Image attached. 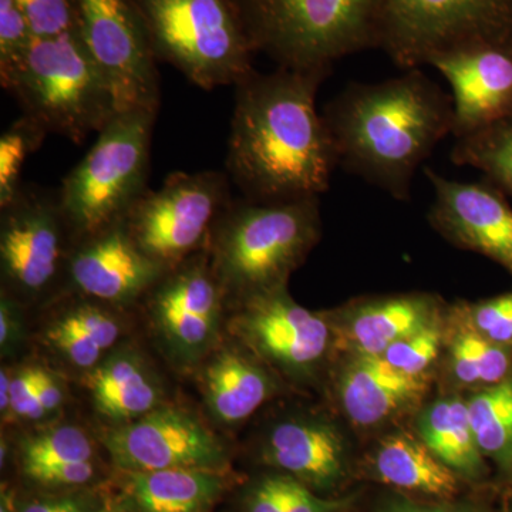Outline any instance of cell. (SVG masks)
Here are the masks:
<instances>
[{"mask_svg": "<svg viewBox=\"0 0 512 512\" xmlns=\"http://www.w3.org/2000/svg\"><path fill=\"white\" fill-rule=\"evenodd\" d=\"M329 73L254 70L235 86L225 173L248 200H298L329 190L338 156L316 109Z\"/></svg>", "mask_w": 512, "mask_h": 512, "instance_id": "cell-1", "label": "cell"}, {"mask_svg": "<svg viewBox=\"0 0 512 512\" xmlns=\"http://www.w3.org/2000/svg\"><path fill=\"white\" fill-rule=\"evenodd\" d=\"M340 167L397 200L414 174L453 134V99L421 69L379 83H353L322 113Z\"/></svg>", "mask_w": 512, "mask_h": 512, "instance_id": "cell-2", "label": "cell"}, {"mask_svg": "<svg viewBox=\"0 0 512 512\" xmlns=\"http://www.w3.org/2000/svg\"><path fill=\"white\" fill-rule=\"evenodd\" d=\"M319 231V197L231 201L207 247L225 298L241 302L286 286L318 241Z\"/></svg>", "mask_w": 512, "mask_h": 512, "instance_id": "cell-3", "label": "cell"}, {"mask_svg": "<svg viewBox=\"0 0 512 512\" xmlns=\"http://www.w3.org/2000/svg\"><path fill=\"white\" fill-rule=\"evenodd\" d=\"M254 53L282 69L330 72L379 47V0H232Z\"/></svg>", "mask_w": 512, "mask_h": 512, "instance_id": "cell-4", "label": "cell"}, {"mask_svg": "<svg viewBox=\"0 0 512 512\" xmlns=\"http://www.w3.org/2000/svg\"><path fill=\"white\" fill-rule=\"evenodd\" d=\"M3 89L18 100L23 114L42 124L47 133L77 144L92 133L99 134L119 113L106 76L77 30L35 39Z\"/></svg>", "mask_w": 512, "mask_h": 512, "instance_id": "cell-5", "label": "cell"}, {"mask_svg": "<svg viewBox=\"0 0 512 512\" xmlns=\"http://www.w3.org/2000/svg\"><path fill=\"white\" fill-rule=\"evenodd\" d=\"M158 62L195 86H237L255 55L232 0H136Z\"/></svg>", "mask_w": 512, "mask_h": 512, "instance_id": "cell-6", "label": "cell"}, {"mask_svg": "<svg viewBox=\"0 0 512 512\" xmlns=\"http://www.w3.org/2000/svg\"><path fill=\"white\" fill-rule=\"evenodd\" d=\"M156 110L119 111L86 157L64 177L60 201L76 238L123 220L148 190Z\"/></svg>", "mask_w": 512, "mask_h": 512, "instance_id": "cell-7", "label": "cell"}, {"mask_svg": "<svg viewBox=\"0 0 512 512\" xmlns=\"http://www.w3.org/2000/svg\"><path fill=\"white\" fill-rule=\"evenodd\" d=\"M471 46L512 52V0H379V47L404 70Z\"/></svg>", "mask_w": 512, "mask_h": 512, "instance_id": "cell-8", "label": "cell"}, {"mask_svg": "<svg viewBox=\"0 0 512 512\" xmlns=\"http://www.w3.org/2000/svg\"><path fill=\"white\" fill-rule=\"evenodd\" d=\"M229 177L222 171L171 174L147 190L124 222L141 251L170 271L205 251L215 224L231 204Z\"/></svg>", "mask_w": 512, "mask_h": 512, "instance_id": "cell-9", "label": "cell"}, {"mask_svg": "<svg viewBox=\"0 0 512 512\" xmlns=\"http://www.w3.org/2000/svg\"><path fill=\"white\" fill-rule=\"evenodd\" d=\"M80 39L106 76L117 110L160 106V74L136 0H74Z\"/></svg>", "mask_w": 512, "mask_h": 512, "instance_id": "cell-10", "label": "cell"}, {"mask_svg": "<svg viewBox=\"0 0 512 512\" xmlns=\"http://www.w3.org/2000/svg\"><path fill=\"white\" fill-rule=\"evenodd\" d=\"M76 239L60 201L59 188L47 190L23 185L22 191L2 208L0 261L10 286L28 295L49 289L64 272Z\"/></svg>", "mask_w": 512, "mask_h": 512, "instance_id": "cell-11", "label": "cell"}, {"mask_svg": "<svg viewBox=\"0 0 512 512\" xmlns=\"http://www.w3.org/2000/svg\"><path fill=\"white\" fill-rule=\"evenodd\" d=\"M231 332L259 359L293 376L318 365L332 333L322 316L293 301L286 286L239 302Z\"/></svg>", "mask_w": 512, "mask_h": 512, "instance_id": "cell-12", "label": "cell"}, {"mask_svg": "<svg viewBox=\"0 0 512 512\" xmlns=\"http://www.w3.org/2000/svg\"><path fill=\"white\" fill-rule=\"evenodd\" d=\"M121 473L168 468L221 470L224 446L201 421L175 407L158 406L130 423L114 426L103 437Z\"/></svg>", "mask_w": 512, "mask_h": 512, "instance_id": "cell-13", "label": "cell"}, {"mask_svg": "<svg viewBox=\"0 0 512 512\" xmlns=\"http://www.w3.org/2000/svg\"><path fill=\"white\" fill-rule=\"evenodd\" d=\"M148 293L158 333L177 359L192 362L212 348L225 292L207 249L165 272Z\"/></svg>", "mask_w": 512, "mask_h": 512, "instance_id": "cell-14", "label": "cell"}, {"mask_svg": "<svg viewBox=\"0 0 512 512\" xmlns=\"http://www.w3.org/2000/svg\"><path fill=\"white\" fill-rule=\"evenodd\" d=\"M434 188L430 221L458 247L493 259L512 274V207L488 180L464 183L426 170Z\"/></svg>", "mask_w": 512, "mask_h": 512, "instance_id": "cell-15", "label": "cell"}, {"mask_svg": "<svg viewBox=\"0 0 512 512\" xmlns=\"http://www.w3.org/2000/svg\"><path fill=\"white\" fill-rule=\"evenodd\" d=\"M165 272L141 251L123 218L77 239L66 276L87 298L126 305L148 293Z\"/></svg>", "mask_w": 512, "mask_h": 512, "instance_id": "cell-16", "label": "cell"}, {"mask_svg": "<svg viewBox=\"0 0 512 512\" xmlns=\"http://www.w3.org/2000/svg\"><path fill=\"white\" fill-rule=\"evenodd\" d=\"M431 67L451 87L454 138L466 137L512 116V52L471 46L434 57Z\"/></svg>", "mask_w": 512, "mask_h": 512, "instance_id": "cell-17", "label": "cell"}, {"mask_svg": "<svg viewBox=\"0 0 512 512\" xmlns=\"http://www.w3.org/2000/svg\"><path fill=\"white\" fill-rule=\"evenodd\" d=\"M427 387L426 375L404 373L383 356L360 355L343 370L339 396L349 419L370 427L419 403Z\"/></svg>", "mask_w": 512, "mask_h": 512, "instance_id": "cell-18", "label": "cell"}, {"mask_svg": "<svg viewBox=\"0 0 512 512\" xmlns=\"http://www.w3.org/2000/svg\"><path fill=\"white\" fill-rule=\"evenodd\" d=\"M264 457L301 483L328 487L343 473L345 447L338 431L315 420H288L272 429Z\"/></svg>", "mask_w": 512, "mask_h": 512, "instance_id": "cell-19", "label": "cell"}, {"mask_svg": "<svg viewBox=\"0 0 512 512\" xmlns=\"http://www.w3.org/2000/svg\"><path fill=\"white\" fill-rule=\"evenodd\" d=\"M126 500L137 512H207L225 488L221 470L168 468L123 473Z\"/></svg>", "mask_w": 512, "mask_h": 512, "instance_id": "cell-20", "label": "cell"}, {"mask_svg": "<svg viewBox=\"0 0 512 512\" xmlns=\"http://www.w3.org/2000/svg\"><path fill=\"white\" fill-rule=\"evenodd\" d=\"M86 387L96 412L116 426L140 419L160 406V389L134 350H117L101 360L87 373Z\"/></svg>", "mask_w": 512, "mask_h": 512, "instance_id": "cell-21", "label": "cell"}, {"mask_svg": "<svg viewBox=\"0 0 512 512\" xmlns=\"http://www.w3.org/2000/svg\"><path fill=\"white\" fill-rule=\"evenodd\" d=\"M434 315L436 306L424 295H400L366 303L350 312L340 342L355 356H383L394 343L434 323Z\"/></svg>", "mask_w": 512, "mask_h": 512, "instance_id": "cell-22", "label": "cell"}, {"mask_svg": "<svg viewBox=\"0 0 512 512\" xmlns=\"http://www.w3.org/2000/svg\"><path fill=\"white\" fill-rule=\"evenodd\" d=\"M274 383L254 360L237 349H222L205 366L202 393L218 423H241L271 397Z\"/></svg>", "mask_w": 512, "mask_h": 512, "instance_id": "cell-23", "label": "cell"}, {"mask_svg": "<svg viewBox=\"0 0 512 512\" xmlns=\"http://www.w3.org/2000/svg\"><path fill=\"white\" fill-rule=\"evenodd\" d=\"M375 471L384 484L414 493L450 498L458 490L456 471L410 434H394L379 444Z\"/></svg>", "mask_w": 512, "mask_h": 512, "instance_id": "cell-24", "label": "cell"}, {"mask_svg": "<svg viewBox=\"0 0 512 512\" xmlns=\"http://www.w3.org/2000/svg\"><path fill=\"white\" fill-rule=\"evenodd\" d=\"M121 328L110 312L93 303H80L67 309L46 330V340L73 366L92 370L104 352L113 348Z\"/></svg>", "mask_w": 512, "mask_h": 512, "instance_id": "cell-25", "label": "cell"}, {"mask_svg": "<svg viewBox=\"0 0 512 512\" xmlns=\"http://www.w3.org/2000/svg\"><path fill=\"white\" fill-rule=\"evenodd\" d=\"M420 439L454 471L474 476L483 466L468 404L458 397L430 404L419 420Z\"/></svg>", "mask_w": 512, "mask_h": 512, "instance_id": "cell-26", "label": "cell"}, {"mask_svg": "<svg viewBox=\"0 0 512 512\" xmlns=\"http://www.w3.org/2000/svg\"><path fill=\"white\" fill-rule=\"evenodd\" d=\"M467 404L481 453L512 468V379L474 394Z\"/></svg>", "mask_w": 512, "mask_h": 512, "instance_id": "cell-27", "label": "cell"}, {"mask_svg": "<svg viewBox=\"0 0 512 512\" xmlns=\"http://www.w3.org/2000/svg\"><path fill=\"white\" fill-rule=\"evenodd\" d=\"M451 160L481 171L485 180L512 197V116L456 138Z\"/></svg>", "mask_w": 512, "mask_h": 512, "instance_id": "cell-28", "label": "cell"}, {"mask_svg": "<svg viewBox=\"0 0 512 512\" xmlns=\"http://www.w3.org/2000/svg\"><path fill=\"white\" fill-rule=\"evenodd\" d=\"M451 366L454 376L466 384H495L505 380L510 369L507 350L467 326L451 343Z\"/></svg>", "mask_w": 512, "mask_h": 512, "instance_id": "cell-29", "label": "cell"}, {"mask_svg": "<svg viewBox=\"0 0 512 512\" xmlns=\"http://www.w3.org/2000/svg\"><path fill=\"white\" fill-rule=\"evenodd\" d=\"M47 130L32 117L22 114L0 137V208H5L22 191L26 161L42 147Z\"/></svg>", "mask_w": 512, "mask_h": 512, "instance_id": "cell-30", "label": "cell"}, {"mask_svg": "<svg viewBox=\"0 0 512 512\" xmlns=\"http://www.w3.org/2000/svg\"><path fill=\"white\" fill-rule=\"evenodd\" d=\"M93 456V443L86 431L76 426H57L23 441V473L55 464L93 461Z\"/></svg>", "mask_w": 512, "mask_h": 512, "instance_id": "cell-31", "label": "cell"}, {"mask_svg": "<svg viewBox=\"0 0 512 512\" xmlns=\"http://www.w3.org/2000/svg\"><path fill=\"white\" fill-rule=\"evenodd\" d=\"M29 20L16 0H0V84L10 77L28 55L35 42Z\"/></svg>", "mask_w": 512, "mask_h": 512, "instance_id": "cell-32", "label": "cell"}, {"mask_svg": "<svg viewBox=\"0 0 512 512\" xmlns=\"http://www.w3.org/2000/svg\"><path fill=\"white\" fill-rule=\"evenodd\" d=\"M441 330L436 323L406 336L383 353L384 359L396 369L413 376L426 375V370L439 356Z\"/></svg>", "mask_w": 512, "mask_h": 512, "instance_id": "cell-33", "label": "cell"}, {"mask_svg": "<svg viewBox=\"0 0 512 512\" xmlns=\"http://www.w3.org/2000/svg\"><path fill=\"white\" fill-rule=\"evenodd\" d=\"M36 39H49L76 30L74 0H16Z\"/></svg>", "mask_w": 512, "mask_h": 512, "instance_id": "cell-34", "label": "cell"}, {"mask_svg": "<svg viewBox=\"0 0 512 512\" xmlns=\"http://www.w3.org/2000/svg\"><path fill=\"white\" fill-rule=\"evenodd\" d=\"M471 328L484 338L505 345L512 342V292L474 306L470 311Z\"/></svg>", "mask_w": 512, "mask_h": 512, "instance_id": "cell-35", "label": "cell"}, {"mask_svg": "<svg viewBox=\"0 0 512 512\" xmlns=\"http://www.w3.org/2000/svg\"><path fill=\"white\" fill-rule=\"evenodd\" d=\"M94 474H96V466L93 461H76V463L36 468L25 476L47 487H77V485L90 483Z\"/></svg>", "mask_w": 512, "mask_h": 512, "instance_id": "cell-36", "label": "cell"}, {"mask_svg": "<svg viewBox=\"0 0 512 512\" xmlns=\"http://www.w3.org/2000/svg\"><path fill=\"white\" fill-rule=\"evenodd\" d=\"M43 370L42 367L28 366L13 373L10 377V414L32 419L33 404Z\"/></svg>", "mask_w": 512, "mask_h": 512, "instance_id": "cell-37", "label": "cell"}, {"mask_svg": "<svg viewBox=\"0 0 512 512\" xmlns=\"http://www.w3.org/2000/svg\"><path fill=\"white\" fill-rule=\"evenodd\" d=\"M286 512H330L338 507L336 503L319 500L301 483L284 478Z\"/></svg>", "mask_w": 512, "mask_h": 512, "instance_id": "cell-38", "label": "cell"}, {"mask_svg": "<svg viewBox=\"0 0 512 512\" xmlns=\"http://www.w3.org/2000/svg\"><path fill=\"white\" fill-rule=\"evenodd\" d=\"M248 512H286L284 477L262 481L249 500Z\"/></svg>", "mask_w": 512, "mask_h": 512, "instance_id": "cell-39", "label": "cell"}, {"mask_svg": "<svg viewBox=\"0 0 512 512\" xmlns=\"http://www.w3.org/2000/svg\"><path fill=\"white\" fill-rule=\"evenodd\" d=\"M64 400L62 383L52 373L43 370L42 379L37 387L36 400L33 404L32 419H42L47 414L56 412Z\"/></svg>", "mask_w": 512, "mask_h": 512, "instance_id": "cell-40", "label": "cell"}, {"mask_svg": "<svg viewBox=\"0 0 512 512\" xmlns=\"http://www.w3.org/2000/svg\"><path fill=\"white\" fill-rule=\"evenodd\" d=\"M19 318L16 303L8 296L3 295L2 302H0V346H2L3 355L10 352V349L19 342L20 335H22Z\"/></svg>", "mask_w": 512, "mask_h": 512, "instance_id": "cell-41", "label": "cell"}, {"mask_svg": "<svg viewBox=\"0 0 512 512\" xmlns=\"http://www.w3.org/2000/svg\"><path fill=\"white\" fill-rule=\"evenodd\" d=\"M92 505L80 498L59 497L47 498V500H36L26 505L20 512H97Z\"/></svg>", "mask_w": 512, "mask_h": 512, "instance_id": "cell-42", "label": "cell"}, {"mask_svg": "<svg viewBox=\"0 0 512 512\" xmlns=\"http://www.w3.org/2000/svg\"><path fill=\"white\" fill-rule=\"evenodd\" d=\"M10 373L3 369L0 373V409L3 414L10 412Z\"/></svg>", "mask_w": 512, "mask_h": 512, "instance_id": "cell-43", "label": "cell"}, {"mask_svg": "<svg viewBox=\"0 0 512 512\" xmlns=\"http://www.w3.org/2000/svg\"><path fill=\"white\" fill-rule=\"evenodd\" d=\"M387 512H451L440 510V508H423L409 503H396Z\"/></svg>", "mask_w": 512, "mask_h": 512, "instance_id": "cell-44", "label": "cell"}, {"mask_svg": "<svg viewBox=\"0 0 512 512\" xmlns=\"http://www.w3.org/2000/svg\"><path fill=\"white\" fill-rule=\"evenodd\" d=\"M0 512H13V500L9 491H2V505H0Z\"/></svg>", "mask_w": 512, "mask_h": 512, "instance_id": "cell-45", "label": "cell"}, {"mask_svg": "<svg viewBox=\"0 0 512 512\" xmlns=\"http://www.w3.org/2000/svg\"><path fill=\"white\" fill-rule=\"evenodd\" d=\"M97 512H124L119 507H114V505H106V507H101Z\"/></svg>", "mask_w": 512, "mask_h": 512, "instance_id": "cell-46", "label": "cell"}]
</instances>
